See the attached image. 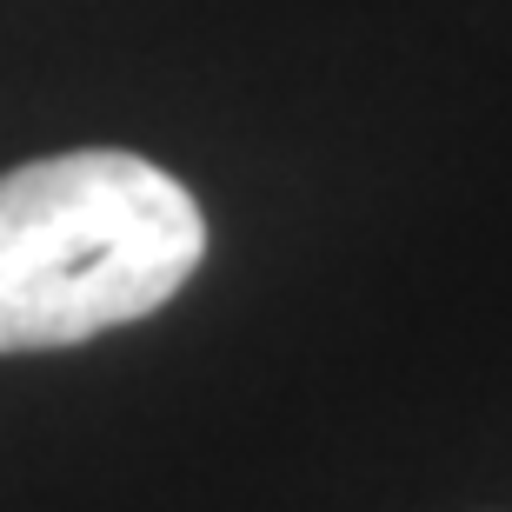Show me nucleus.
Masks as SVG:
<instances>
[{
    "label": "nucleus",
    "instance_id": "f257e3e1",
    "mask_svg": "<svg viewBox=\"0 0 512 512\" xmlns=\"http://www.w3.org/2000/svg\"><path fill=\"white\" fill-rule=\"evenodd\" d=\"M207 260V213L120 147L27 160L0 180V353H60L160 313Z\"/></svg>",
    "mask_w": 512,
    "mask_h": 512
}]
</instances>
